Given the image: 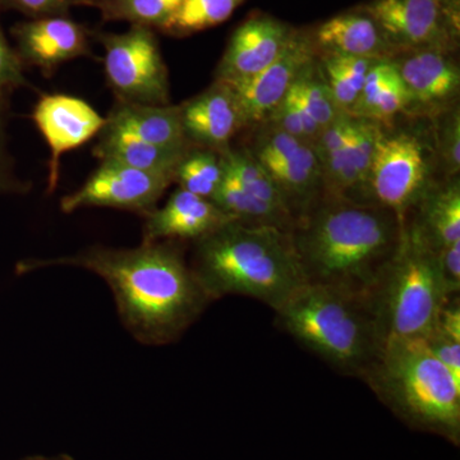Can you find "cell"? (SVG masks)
<instances>
[{"mask_svg": "<svg viewBox=\"0 0 460 460\" xmlns=\"http://www.w3.org/2000/svg\"><path fill=\"white\" fill-rule=\"evenodd\" d=\"M91 36L104 48L105 78L117 102L171 105L168 68L155 30L141 26H131L123 33L91 30Z\"/></svg>", "mask_w": 460, "mask_h": 460, "instance_id": "8", "label": "cell"}, {"mask_svg": "<svg viewBox=\"0 0 460 460\" xmlns=\"http://www.w3.org/2000/svg\"><path fill=\"white\" fill-rule=\"evenodd\" d=\"M12 35L23 66H36L47 77L63 63L93 57L91 30L69 16L23 21L12 27Z\"/></svg>", "mask_w": 460, "mask_h": 460, "instance_id": "13", "label": "cell"}, {"mask_svg": "<svg viewBox=\"0 0 460 460\" xmlns=\"http://www.w3.org/2000/svg\"><path fill=\"white\" fill-rule=\"evenodd\" d=\"M265 123H270L281 131L310 144H314L321 133L320 127L302 107L292 87Z\"/></svg>", "mask_w": 460, "mask_h": 460, "instance_id": "30", "label": "cell"}, {"mask_svg": "<svg viewBox=\"0 0 460 460\" xmlns=\"http://www.w3.org/2000/svg\"><path fill=\"white\" fill-rule=\"evenodd\" d=\"M425 341L436 358L460 381V338L434 328Z\"/></svg>", "mask_w": 460, "mask_h": 460, "instance_id": "35", "label": "cell"}, {"mask_svg": "<svg viewBox=\"0 0 460 460\" xmlns=\"http://www.w3.org/2000/svg\"><path fill=\"white\" fill-rule=\"evenodd\" d=\"M396 54L453 51L459 38V0H374L365 7Z\"/></svg>", "mask_w": 460, "mask_h": 460, "instance_id": "9", "label": "cell"}, {"mask_svg": "<svg viewBox=\"0 0 460 460\" xmlns=\"http://www.w3.org/2000/svg\"><path fill=\"white\" fill-rule=\"evenodd\" d=\"M411 99L392 58L372 65L350 117L389 123L396 115L410 111Z\"/></svg>", "mask_w": 460, "mask_h": 460, "instance_id": "22", "label": "cell"}, {"mask_svg": "<svg viewBox=\"0 0 460 460\" xmlns=\"http://www.w3.org/2000/svg\"><path fill=\"white\" fill-rule=\"evenodd\" d=\"M220 156H222L224 168L235 178L239 186L246 190L251 198L274 208L278 213L286 215L295 223L277 183L268 171L260 164L259 160L252 155L250 148L230 146L228 150L223 151Z\"/></svg>", "mask_w": 460, "mask_h": 460, "instance_id": "24", "label": "cell"}, {"mask_svg": "<svg viewBox=\"0 0 460 460\" xmlns=\"http://www.w3.org/2000/svg\"><path fill=\"white\" fill-rule=\"evenodd\" d=\"M192 147V146H190ZM189 148H164L147 144V142L119 131V129L102 127L99 132L98 144L93 147V156L100 162L118 163L140 171L171 174L174 171Z\"/></svg>", "mask_w": 460, "mask_h": 460, "instance_id": "23", "label": "cell"}, {"mask_svg": "<svg viewBox=\"0 0 460 460\" xmlns=\"http://www.w3.org/2000/svg\"><path fill=\"white\" fill-rule=\"evenodd\" d=\"M11 93L0 89V196L25 193L30 184L17 177L14 163L8 150L7 127L11 117Z\"/></svg>", "mask_w": 460, "mask_h": 460, "instance_id": "31", "label": "cell"}, {"mask_svg": "<svg viewBox=\"0 0 460 460\" xmlns=\"http://www.w3.org/2000/svg\"><path fill=\"white\" fill-rule=\"evenodd\" d=\"M316 60L308 63L302 69L301 74L296 78L295 84H292V90L295 91L296 99L299 100L302 107L323 131L341 111L335 104L334 98L330 93L328 84L323 80L320 65Z\"/></svg>", "mask_w": 460, "mask_h": 460, "instance_id": "29", "label": "cell"}, {"mask_svg": "<svg viewBox=\"0 0 460 460\" xmlns=\"http://www.w3.org/2000/svg\"><path fill=\"white\" fill-rule=\"evenodd\" d=\"M105 126L129 133L147 144L164 148H189L192 146L184 136L180 105L128 104L115 102L105 118Z\"/></svg>", "mask_w": 460, "mask_h": 460, "instance_id": "20", "label": "cell"}, {"mask_svg": "<svg viewBox=\"0 0 460 460\" xmlns=\"http://www.w3.org/2000/svg\"><path fill=\"white\" fill-rule=\"evenodd\" d=\"M438 270L449 296H459L460 292V242L445 247L436 252Z\"/></svg>", "mask_w": 460, "mask_h": 460, "instance_id": "36", "label": "cell"}, {"mask_svg": "<svg viewBox=\"0 0 460 460\" xmlns=\"http://www.w3.org/2000/svg\"><path fill=\"white\" fill-rule=\"evenodd\" d=\"M190 266L211 301L243 296L279 310L307 281L289 232L229 222L192 242Z\"/></svg>", "mask_w": 460, "mask_h": 460, "instance_id": "3", "label": "cell"}, {"mask_svg": "<svg viewBox=\"0 0 460 460\" xmlns=\"http://www.w3.org/2000/svg\"><path fill=\"white\" fill-rule=\"evenodd\" d=\"M317 51L386 59L395 56L385 33L367 11L349 12L330 18L316 30Z\"/></svg>", "mask_w": 460, "mask_h": 460, "instance_id": "19", "label": "cell"}, {"mask_svg": "<svg viewBox=\"0 0 460 460\" xmlns=\"http://www.w3.org/2000/svg\"><path fill=\"white\" fill-rule=\"evenodd\" d=\"M378 59L326 53L320 58L321 74L339 111L349 113L356 104L372 65Z\"/></svg>", "mask_w": 460, "mask_h": 460, "instance_id": "25", "label": "cell"}, {"mask_svg": "<svg viewBox=\"0 0 460 460\" xmlns=\"http://www.w3.org/2000/svg\"><path fill=\"white\" fill-rule=\"evenodd\" d=\"M293 32L295 29L274 17L248 18L230 36L215 80L237 83L259 74L280 56Z\"/></svg>", "mask_w": 460, "mask_h": 460, "instance_id": "14", "label": "cell"}, {"mask_svg": "<svg viewBox=\"0 0 460 460\" xmlns=\"http://www.w3.org/2000/svg\"><path fill=\"white\" fill-rule=\"evenodd\" d=\"M21 460H75L68 454H57V456H27L25 459Z\"/></svg>", "mask_w": 460, "mask_h": 460, "instance_id": "37", "label": "cell"}, {"mask_svg": "<svg viewBox=\"0 0 460 460\" xmlns=\"http://www.w3.org/2000/svg\"><path fill=\"white\" fill-rule=\"evenodd\" d=\"M259 163L277 183L295 224L325 195L319 156L310 142Z\"/></svg>", "mask_w": 460, "mask_h": 460, "instance_id": "18", "label": "cell"}, {"mask_svg": "<svg viewBox=\"0 0 460 460\" xmlns=\"http://www.w3.org/2000/svg\"><path fill=\"white\" fill-rule=\"evenodd\" d=\"M449 298L435 251L405 220L398 251L372 296L384 337H428Z\"/></svg>", "mask_w": 460, "mask_h": 460, "instance_id": "6", "label": "cell"}, {"mask_svg": "<svg viewBox=\"0 0 460 460\" xmlns=\"http://www.w3.org/2000/svg\"><path fill=\"white\" fill-rule=\"evenodd\" d=\"M362 380L405 425L459 447L460 381L425 338H386Z\"/></svg>", "mask_w": 460, "mask_h": 460, "instance_id": "5", "label": "cell"}, {"mask_svg": "<svg viewBox=\"0 0 460 460\" xmlns=\"http://www.w3.org/2000/svg\"><path fill=\"white\" fill-rule=\"evenodd\" d=\"M445 115L438 128V153L447 178L459 177L460 171V115L459 109Z\"/></svg>", "mask_w": 460, "mask_h": 460, "instance_id": "32", "label": "cell"}, {"mask_svg": "<svg viewBox=\"0 0 460 460\" xmlns=\"http://www.w3.org/2000/svg\"><path fill=\"white\" fill-rule=\"evenodd\" d=\"M222 180V156L205 147H190L174 171V183L181 190L208 199H213Z\"/></svg>", "mask_w": 460, "mask_h": 460, "instance_id": "28", "label": "cell"}, {"mask_svg": "<svg viewBox=\"0 0 460 460\" xmlns=\"http://www.w3.org/2000/svg\"><path fill=\"white\" fill-rule=\"evenodd\" d=\"M180 114L187 141L219 154L247 127L232 87L223 81L215 80L204 93L180 105Z\"/></svg>", "mask_w": 460, "mask_h": 460, "instance_id": "15", "label": "cell"}, {"mask_svg": "<svg viewBox=\"0 0 460 460\" xmlns=\"http://www.w3.org/2000/svg\"><path fill=\"white\" fill-rule=\"evenodd\" d=\"M32 119L50 148L48 192L51 193L59 180L60 157L99 135L105 118L83 99L56 93L41 96Z\"/></svg>", "mask_w": 460, "mask_h": 460, "instance_id": "12", "label": "cell"}, {"mask_svg": "<svg viewBox=\"0 0 460 460\" xmlns=\"http://www.w3.org/2000/svg\"><path fill=\"white\" fill-rule=\"evenodd\" d=\"M233 222L211 199L175 190L162 208L145 217L141 243L157 241L195 242Z\"/></svg>", "mask_w": 460, "mask_h": 460, "instance_id": "17", "label": "cell"}, {"mask_svg": "<svg viewBox=\"0 0 460 460\" xmlns=\"http://www.w3.org/2000/svg\"><path fill=\"white\" fill-rule=\"evenodd\" d=\"M184 242L157 241L135 248L91 246L75 255L27 259L20 274L75 268L102 278L113 293L124 328L138 343H174L210 305V296L184 257Z\"/></svg>", "mask_w": 460, "mask_h": 460, "instance_id": "1", "label": "cell"}, {"mask_svg": "<svg viewBox=\"0 0 460 460\" xmlns=\"http://www.w3.org/2000/svg\"><path fill=\"white\" fill-rule=\"evenodd\" d=\"M280 330L347 376L365 377L385 337L365 296L305 283L275 311Z\"/></svg>", "mask_w": 460, "mask_h": 460, "instance_id": "4", "label": "cell"}, {"mask_svg": "<svg viewBox=\"0 0 460 460\" xmlns=\"http://www.w3.org/2000/svg\"><path fill=\"white\" fill-rule=\"evenodd\" d=\"M2 11V7H0ZM23 66L16 50L9 45L2 26H0V89L13 93L20 87L29 86Z\"/></svg>", "mask_w": 460, "mask_h": 460, "instance_id": "34", "label": "cell"}, {"mask_svg": "<svg viewBox=\"0 0 460 460\" xmlns=\"http://www.w3.org/2000/svg\"><path fill=\"white\" fill-rule=\"evenodd\" d=\"M183 0H78L77 7L96 9L105 22H128L159 31Z\"/></svg>", "mask_w": 460, "mask_h": 460, "instance_id": "26", "label": "cell"}, {"mask_svg": "<svg viewBox=\"0 0 460 460\" xmlns=\"http://www.w3.org/2000/svg\"><path fill=\"white\" fill-rule=\"evenodd\" d=\"M172 183L174 178L171 174L100 162L81 189L60 199V210L71 214L80 208H109L147 217Z\"/></svg>", "mask_w": 460, "mask_h": 460, "instance_id": "10", "label": "cell"}, {"mask_svg": "<svg viewBox=\"0 0 460 460\" xmlns=\"http://www.w3.org/2000/svg\"><path fill=\"white\" fill-rule=\"evenodd\" d=\"M316 57L314 39L295 30L287 47L271 65L246 80L226 83L238 100L247 127L261 126L269 119L302 69Z\"/></svg>", "mask_w": 460, "mask_h": 460, "instance_id": "11", "label": "cell"}, {"mask_svg": "<svg viewBox=\"0 0 460 460\" xmlns=\"http://www.w3.org/2000/svg\"><path fill=\"white\" fill-rule=\"evenodd\" d=\"M407 220L419 229L420 235L438 252L460 242L459 177L447 178L435 184Z\"/></svg>", "mask_w": 460, "mask_h": 460, "instance_id": "21", "label": "cell"}, {"mask_svg": "<svg viewBox=\"0 0 460 460\" xmlns=\"http://www.w3.org/2000/svg\"><path fill=\"white\" fill-rule=\"evenodd\" d=\"M78 0H0L2 9H14L31 18L69 16Z\"/></svg>", "mask_w": 460, "mask_h": 460, "instance_id": "33", "label": "cell"}, {"mask_svg": "<svg viewBox=\"0 0 460 460\" xmlns=\"http://www.w3.org/2000/svg\"><path fill=\"white\" fill-rule=\"evenodd\" d=\"M431 169V151L420 136L383 128L367 181L350 201L386 208L405 223L435 186Z\"/></svg>", "mask_w": 460, "mask_h": 460, "instance_id": "7", "label": "cell"}, {"mask_svg": "<svg viewBox=\"0 0 460 460\" xmlns=\"http://www.w3.org/2000/svg\"><path fill=\"white\" fill-rule=\"evenodd\" d=\"M410 93V109L428 111L447 109L458 96L459 66L449 51H402L392 58Z\"/></svg>", "mask_w": 460, "mask_h": 460, "instance_id": "16", "label": "cell"}, {"mask_svg": "<svg viewBox=\"0 0 460 460\" xmlns=\"http://www.w3.org/2000/svg\"><path fill=\"white\" fill-rule=\"evenodd\" d=\"M247 0H183L160 32L189 36L226 22Z\"/></svg>", "mask_w": 460, "mask_h": 460, "instance_id": "27", "label": "cell"}, {"mask_svg": "<svg viewBox=\"0 0 460 460\" xmlns=\"http://www.w3.org/2000/svg\"><path fill=\"white\" fill-rule=\"evenodd\" d=\"M404 223L393 211L323 195L290 235L305 279L372 299Z\"/></svg>", "mask_w": 460, "mask_h": 460, "instance_id": "2", "label": "cell"}]
</instances>
